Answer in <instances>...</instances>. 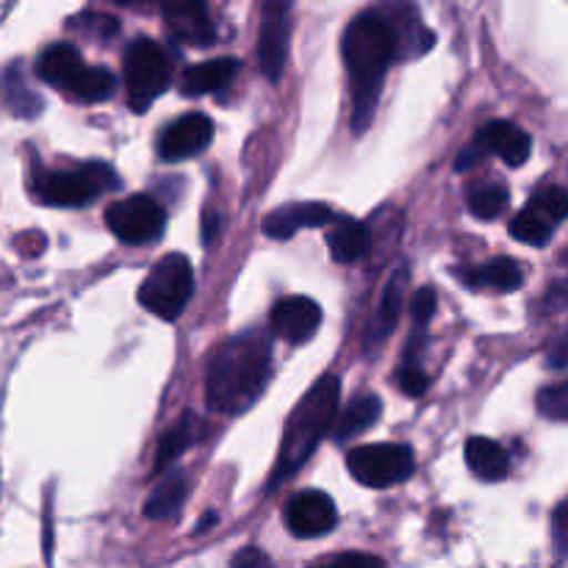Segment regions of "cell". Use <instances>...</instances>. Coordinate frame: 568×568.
Returning a JSON list of instances; mask_svg holds the SVG:
<instances>
[{
  "label": "cell",
  "instance_id": "cell-14",
  "mask_svg": "<svg viewBox=\"0 0 568 568\" xmlns=\"http://www.w3.org/2000/svg\"><path fill=\"white\" fill-rule=\"evenodd\" d=\"M477 148L483 153L497 155L508 166H521L530 159L532 139L519 125H514V122L494 120L480 128V133H477Z\"/></svg>",
  "mask_w": 568,
  "mask_h": 568
},
{
  "label": "cell",
  "instance_id": "cell-40",
  "mask_svg": "<svg viewBox=\"0 0 568 568\" xmlns=\"http://www.w3.org/2000/svg\"><path fill=\"white\" fill-rule=\"evenodd\" d=\"M216 225H220V216H216V214L205 216V242H211V239H214V227Z\"/></svg>",
  "mask_w": 568,
  "mask_h": 568
},
{
  "label": "cell",
  "instance_id": "cell-18",
  "mask_svg": "<svg viewBox=\"0 0 568 568\" xmlns=\"http://www.w3.org/2000/svg\"><path fill=\"white\" fill-rule=\"evenodd\" d=\"M466 464H469V469L486 483L505 480V477L510 475L508 449L499 447L494 438L486 436L469 438V444H466Z\"/></svg>",
  "mask_w": 568,
  "mask_h": 568
},
{
  "label": "cell",
  "instance_id": "cell-4",
  "mask_svg": "<svg viewBox=\"0 0 568 568\" xmlns=\"http://www.w3.org/2000/svg\"><path fill=\"white\" fill-rule=\"evenodd\" d=\"M120 186L114 170L105 164H87L78 170L42 172L33 181V192L44 205L53 209H83L94 203L103 192Z\"/></svg>",
  "mask_w": 568,
  "mask_h": 568
},
{
  "label": "cell",
  "instance_id": "cell-24",
  "mask_svg": "<svg viewBox=\"0 0 568 568\" xmlns=\"http://www.w3.org/2000/svg\"><path fill=\"white\" fill-rule=\"evenodd\" d=\"M405 283H408V270L399 266V270L392 272L386 286H383L381 303H377V314H375V327H372V333H377V338H386L388 333L397 327L399 314H403Z\"/></svg>",
  "mask_w": 568,
  "mask_h": 568
},
{
  "label": "cell",
  "instance_id": "cell-36",
  "mask_svg": "<svg viewBox=\"0 0 568 568\" xmlns=\"http://www.w3.org/2000/svg\"><path fill=\"white\" fill-rule=\"evenodd\" d=\"M552 544L558 558L568 560V503L558 505L552 514Z\"/></svg>",
  "mask_w": 568,
  "mask_h": 568
},
{
  "label": "cell",
  "instance_id": "cell-26",
  "mask_svg": "<svg viewBox=\"0 0 568 568\" xmlns=\"http://www.w3.org/2000/svg\"><path fill=\"white\" fill-rule=\"evenodd\" d=\"M194 442H197V419H194V414H186L175 427H170V430L164 433V438H161L159 449H155L153 475H161V471H164L172 460L181 458Z\"/></svg>",
  "mask_w": 568,
  "mask_h": 568
},
{
  "label": "cell",
  "instance_id": "cell-29",
  "mask_svg": "<svg viewBox=\"0 0 568 568\" xmlns=\"http://www.w3.org/2000/svg\"><path fill=\"white\" fill-rule=\"evenodd\" d=\"M508 189L499 186V183H483L475 186L469 194V209L477 220H497L505 209H508Z\"/></svg>",
  "mask_w": 568,
  "mask_h": 568
},
{
  "label": "cell",
  "instance_id": "cell-16",
  "mask_svg": "<svg viewBox=\"0 0 568 568\" xmlns=\"http://www.w3.org/2000/svg\"><path fill=\"white\" fill-rule=\"evenodd\" d=\"M87 70L81 61V53H78L72 44L59 42V44H50L48 50H42L37 61V72L44 83L55 89H64L70 92L75 87V81L81 78V72Z\"/></svg>",
  "mask_w": 568,
  "mask_h": 568
},
{
  "label": "cell",
  "instance_id": "cell-19",
  "mask_svg": "<svg viewBox=\"0 0 568 568\" xmlns=\"http://www.w3.org/2000/svg\"><path fill=\"white\" fill-rule=\"evenodd\" d=\"M239 61L236 59H211L205 64L189 67L183 72L181 92L189 94V98H197V94H211L225 89L227 83L236 78Z\"/></svg>",
  "mask_w": 568,
  "mask_h": 568
},
{
  "label": "cell",
  "instance_id": "cell-21",
  "mask_svg": "<svg viewBox=\"0 0 568 568\" xmlns=\"http://www.w3.org/2000/svg\"><path fill=\"white\" fill-rule=\"evenodd\" d=\"M383 414V403L377 394H361V397H355L353 403L344 408V414L338 416L336 422V442L344 444L349 442V438L361 436V433L369 430L372 425H377V419H381Z\"/></svg>",
  "mask_w": 568,
  "mask_h": 568
},
{
  "label": "cell",
  "instance_id": "cell-10",
  "mask_svg": "<svg viewBox=\"0 0 568 568\" xmlns=\"http://www.w3.org/2000/svg\"><path fill=\"white\" fill-rule=\"evenodd\" d=\"M336 505L322 491H300L286 505V525L297 538H320L336 527Z\"/></svg>",
  "mask_w": 568,
  "mask_h": 568
},
{
  "label": "cell",
  "instance_id": "cell-3",
  "mask_svg": "<svg viewBox=\"0 0 568 568\" xmlns=\"http://www.w3.org/2000/svg\"><path fill=\"white\" fill-rule=\"evenodd\" d=\"M338 397H342V383H338L336 375H325L300 399L297 408L292 410L286 422L283 447L281 455H277V466L270 488H277L283 480H288L314 455V449L327 436L333 422L338 419Z\"/></svg>",
  "mask_w": 568,
  "mask_h": 568
},
{
  "label": "cell",
  "instance_id": "cell-1",
  "mask_svg": "<svg viewBox=\"0 0 568 568\" xmlns=\"http://www.w3.org/2000/svg\"><path fill=\"white\" fill-rule=\"evenodd\" d=\"M342 55L353 78V131L364 133L375 120L377 98L386 72L403 59L397 28L386 9H372L355 17L342 39Z\"/></svg>",
  "mask_w": 568,
  "mask_h": 568
},
{
  "label": "cell",
  "instance_id": "cell-42",
  "mask_svg": "<svg viewBox=\"0 0 568 568\" xmlns=\"http://www.w3.org/2000/svg\"><path fill=\"white\" fill-rule=\"evenodd\" d=\"M560 261H564V264H568V253H564V258H560Z\"/></svg>",
  "mask_w": 568,
  "mask_h": 568
},
{
  "label": "cell",
  "instance_id": "cell-6",
  "mask_svg": "<svg viewBox=\"0 0 568 568\" xmlns=\"http://www.w3.org/2000/svg\"><path fill=\"white\" fill-rule=\"evenodd\" d=\"M172 83V64L166 50L153 39H136L125 50L128 100L136 111H144Z\"/></svg>",
  "mask_w": 568,
  "mask_h": 568
},
{
  "label": "cell",
  "instance_id": "cell-27",
  "mask_svg": "<svg viewBox=\"0 0 568 568\" xmlns=\"http://www.w3.org/2000/svg\"><path fill=\"white\" fill-rule=\"evenodd\" d=\"M116 89L114 72L103 70V67H87L81 72V78L75 81V87L70 89V94L83 103H100V100H109Z\"/></svg>",
  "mask_w": 568,
  "mask_h": 568
},
{
  "label": "cell",
  "instance_id": "cell-5",
  "mask_svg": "<svg viewBox=\"0 0 568 568\" xmlns=\"http://www.w3.org/2000/svg\"><path fill=\"white\" fill-rule=\"evenodd\" d=\"M194 294V270L186 255H164L144 277L139 303L159 320H178Z\"/></svg>",
  "mask_w": 568,
  "mask_h": 568
},
{
  "label": "cell",
  "instance_id": "cell-25",
  "mask_svg": "<svg viewBox=\"0 0 568 568\" xmlns=\"http://www.w3.org/2000/svg\"><path fill=\"white\" fill-rule=\"evenodd\" d=\"M0 94H3L6 105H9L17 116H37L39 111H42V98L28 87L20 64H11L9 70L0 75Z\"/></svg>",
  "mask_w": 568,
  "mask_h": 568
},
{
  "label": "cell",
  "instance_id": "cell-38",
  "mask_svg": "<svg viewBox=\"0 0 568 568\" xmlns=\"http://www.w3.org/2000/svg\"><path fill=\"white\" fill-rule=\"evenodd\" d=\"M231 568H275V566H272V560L266 558V555L261 552V549L247 547V549H242V552H239L236 558H233V566Z\"/></svg>",
  "mask_w": 568,
  "mask_h": 568
},
{
  "label": "cell",
  "instance_id": "cell-11",
  "mask_svg": "<svg viewBox=\"0 0 568 568\" xmlns=\"http://www.w3.org/2000/svg\"><path fill=\"white\" fill-rule=\"evenodd\" d=\"M214 139V122L205 114H183L170 122L159 139V153L164 161H186L203 153Z\"/></svg>",
  "mask_w": 568,
  "mask_h": 568
},
{
  "label": "cell",
  "instance_id": "cell-2",
  "mask_svg": "<svg viewBox=\"0 0 568 568\" xmlns=\"http://www.w3.org/2000/svg\"><path fill=\"white\" fill-rule=\"evenodd\" d=\"M272 375V338L250 327L227 338L214 353L205 375V403L214 414L242 416L264 397Z\"/></svg>",
  "mask_w": 568,
  "mask_h": 568
},
{
  "label": "cell",
  "instance_id": "cell-39",
  "mask_svg": "<svg viewBox=\"0 0 568 568\" xmlns=\"http://www.w3.org/2000/svg\"><path fill=\"white\" fill-rule=\"evenodd\" d=\"M544 305H547L549 311L568 308V281L555 283V286L547 292V297H544Z\"/></svg>",
  "mask_w": 568,
  "mask_h": 568
},
{
  "label": "cell",
  "instance_id": "cell-23",
  "mask_svg": "<svg viewBox=\"0 0 568 568\" xmlns=\"http://www.w3.org/2000/svg\"><path fill=\"white\" fill-rule=\"evenodd\" d=\"M466 286L494 288V292H516L525 283V272L514 258H494L491 264L471 270L464 275Z\"/></svg>",
  "mask_w": 568,
  "mask_h": 568
},
{
  "label": "cell",
  "instance_id": "cell-28",
  "mask_svg": "<svg viewBox=\"0 0 568 568\" xmlns=\"http://www.w3.org/2000/svg\"><path fill=\"white\" fill-rule=\"evenodd\" d=\"M527 209L541 216L549 227H558L568 216V189L564 186H544L532 194Z\"/></svg>",
  "mask_w": 568,
  "mask_h": 568
},
{
  "label": "cell",
  "instance_id": "cell-13",
  "mask_svg": "<svg viewBox=\"0 0 568 568\" xmlns=\"http://www.w3.org/2000/svg\"><path fill=\"white\" fill-rule=\"evenodd\" d=\"M322 325V308L311 297H283L272 308V327L288 344H305Z\"/></svg>",
  "mask_w": 568,
  "mask_h": 568
},
{
  "label": "cell",
  "instance_id": "cell-37",
  "mask_svg": "<svg viewBox=\"0 0 568 568\" xmlns=\"http://www.w3.org/2000/svg\"><path fill=\"white\" fill-rule=\"evenodd\" d=\"M547 366L555 372L568 369V331L558 333L547 347Z\"/></svg>",
  "mask_w": 568,
  "mask_h": 568
},
{
  "label": "cell",
  "instance_id": "cell-20",
  "mask_svg": "<svg viewBox=\"0 0 568 568\" xmlns=\"http://www.w3.org/2000/svg\"><path fill=\"white\" fill-rule=\"evenodd\" d=\"M327 250L338 264H355L372 250L369 227L355 220H336L333 231L327 233Z\"/></svg>",
  "mask_w": 568,
  "mask_h": 568
},
{
  "label": "cell",
  "instance_id": "cell-35",
  "mask_svg": "<svg viewBox=\"0 0 568 568\" xmlns=\"http://www.w3.org/2000/svg\"><path fill=\"white\" fill-rule=\"evenodd\" d=\"M410 314H414L416 327H427V322H430L433 314H436V292H433L430 286L416 292L414 305H410Z\"/></svg>",
  "mask_w": 568,
  "mask_h": 568
},
{
  "label": "cell",
  "instance_id": "cell-12",
  "mask_svg": "<svg viewBox=\"0 0 568 568\" xmlns=\"http://www.w3.org/2000/svg\"><path fill=\"white\" fill-rule=\"evenodd\" d=\"M164 14L166 28L181 42L211 44L214 42V26L209 17V0H155Z\"/></svg>",
  "mask_w": 568,
  "mask_h": 568
},
{
  "label": "cell",
  "instance_id": "cell-34",
  "mask_svg": "<svg viewBox=\"0 0 568 568\" xmlns=\"http://www.w3.org/2000/svg\"><path fill=\"white\" fill-rule=\"evenodd\" d=\"M397 383H399V388L408 394V397H422V394L427 392V386H430V377L425 375V369H422L419 364H414V361H405L397 372Z\"/></svg>",
  "mask_w": 568,
  "mask_h": 568
},
{
  "label": "cell",
  "instance_id": "cell-8",
  "mask_svg": "<svg viewBox=\"0 0 568 568\" xmlns=\"http://www.w3.org/2000/svg\"><path fill=\"white\" fill-rule=\"evenodd\" d=\"M105 225L122 244L144 247L164 233L166 216L159 200H153L150 194H133V197L116 200L114 205H109Z\"/></svg>",
  "mask_w": 568,
  "mask_h": 568
},
{
  "label": "cell",
  "instance_id": "cell-31",
  "mask_svg": "<svg viewBox=\"0 0 568 568\" xmlns=\"http://www.w3.org/2000/svg\"><path fill=\"white\" fill-rule=\"evenodd\" d=\"M538 414L544 419H552V422H568V381L552 383V386H544L538 392Z\"/></svg>",
  "mask_w": 568,
  "mask_h": 568
},
{
  "label": "cell",
  "instance_id": "cell-33",
  "mask_svg": "<svg viewBox=\"0 0 568 568\" xmlns=\"http://www.w3.org/2000/svg\"><path fill=\"white\" fill-rule=\"evenodd\" d=\"M311 568H386L381 558L366 552H342L331 558H320Z\"/></svg>",
  "mask_w": 568,
  "mask_h": 568
},
{
  "label": "cell",
  "instance_id": "cell-41",
  "mask_svg": "<svg viewBox=\"0 0 568 568\" xmlns=\"http://www.w3.org/2000/svg\"><path fill=\"white\" fill-rule=\"evenodd\" d=\"M114 3H120V6H136V3H144V0H114Z\"/></svg>",
  "mask_w": 568,
  "mask_h": 568
},
{
  "label": "cell",
  "instance_id": "cell-17",
  "mask_svg": "<svg viewBox=\"0 0 568 568\" xmlns=\"http://www.w3.org/2000/svg\"><path fill=\"white\" fill-rule=\"evenodd\" d=\"M383 9L392 17L394 28H397L399 44H403V59L422 55L433 48V33L422 26V17L414 6L405 3V0H394V3H386Z\"/></svg>",
  "mask_w": 568,
  "mask_h": 568
},
{
  "label": "cell",
  "instance_id": "cell-7",
  "mask_svg": "<svg viewBox=\"0 0 568 568\" xmlns=\"http://www.w3.org/2000/svg\"><path fill=\"white\" fill-rule=\"evenodd\" d=\"M347 469L361 486L392 488L414 475L416 458L403 444H366L347 455Z\"/></svg>",
  "mask_w": 568,
  "mask_h": 568
},
{
  "label": "cell",
  "instance_id": "cell-22",
  "mask_svg": "<svg viewBox=\"0 0 568 568\" xmlns=\"http://www.w3.org/2000/svg\"><path fill=\"white\" fill-rule=\"evenodd\" d=\"M186 497H189V477L183 475V471H175V475L166 477L164 483H159L155 491L150 494V499L144 503V516L155 521L172 519V516L181 514Z\"/></svg>",
  "mask_w": 568,
  "mask_h": 568
},
{
  "label": "cell",
  "instance_id": "cell-15",
  "mask_svg": "<svg viewBox=\"0 0 568 568\" xmlns=\"http://www.w3.org/2000/svg\"><path fill=\"white\" fill-rule=\"evenodd\" d=\"M336 220V211L325 203H292L283 205V209H275L266 216L264 233L270 239H277V242H286V239H292L303 227H322Z\"/></svg>",
  "mask_w": 568,
  "mask_h": 568
},
{
  "label": "cell",
  "instance_id": "cell-32",
  "mask_svg": "<svg viewBox=\"0 0 568 568\" xmlns=\"http://www.w3.org/2000/svg\"><path fill=\"white\" fill-rule=\"evenodd\" d=\"M72 31H81L92 39H109L116 33V20L109 14H98V11H87V14H78L75 20L70 22Z\"/></svg>",
  "mask_w": 568,
  "mask_h": 568
},
{
  "label": "cell",
  "instance_id": "cell-9",
  "mask_svg": "<svg viewBox=\"0 0 568 568\" xmlns=\"http://www.w3.org/2000/svg\"><path fill=\"white\" fill-rule=\"evenodd\" d=\"M288 11H292V0H264L258 61H261V72H264L272 83L281 81L283 70H286Z\"/></svg>",
  "mask_w": 568,
  "mask_h": 568
},
{
  "label": "cell",
  "instance_id": "cell-30",
  "mask_svg": "<svg viewBox=\"0 0 568 568\" xmlns=\"http://www.w3.org/2000/svg\"><path fill=\"white\" fill-rule=\"evenodd\" d=\"M555 227H549L541 216L532 214L530 209L521 211L514 222H510V233L514 239H519L521 244H530V247H544V244L552 239Z\"/></svg>",
  "mask_w": 568,
  "mask_h": 568
}]
</instances>
